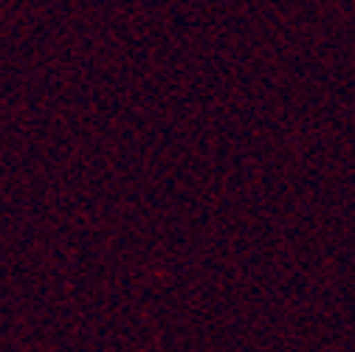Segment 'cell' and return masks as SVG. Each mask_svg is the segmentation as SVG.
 <instances>
[]
</instances>
